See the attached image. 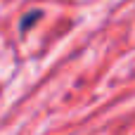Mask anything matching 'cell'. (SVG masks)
<instances>
[{
	"label": "cell",
	"instance_id": "obj_1",
	"mask_svg": "<svg viewBox=\"0 0 135 135\" xmlns=\"http://www.w3.org/2000/svg\"><path fill=\"white\" fill-rule=\"evenodd\" d=\"M40 19V12H31V14H26L24 17V21H21V31H28L31 28V24L33 21H38Z\"/></svg>",
	"mask_w": 135,
	"mask_h": 135
}]
</instances>
